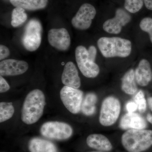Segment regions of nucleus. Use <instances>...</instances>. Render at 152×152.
<instances>
[{"label": "nucleus", "mask_w": 152, "mask_h": 152, "mask_svg": "<svg viewBox=\"0 0 152 152\" xmlns=\"http://www.w3.org/2000/svg\"><path fill=\"white\" fill-rule=\"evenodd\" d=\"M121 89L128 95L135 94L138 88L136 84L135 71L133 69L128 71L122 78Z\"/></svg>", "instance_id": "nucleus-19"}, {"label": "nucleus", "mask_w": 152, "mask_h": 152, "mask_svg": "<svg viewBox=\"0 0 152 152\" xmlns=\"http://www.w3.org/2000/svg\"><path fill=\"white\" fill-rule=\"evenodd\" d=\"M120 126L124 130H141L147 127V124L145 119L139 114L128 113L122 118Z\"/></svg>", "instance_id": "nucleus-14"}, {"label": "nucleus", "mask_w": 152, "mask_h": 152, "mask_svg": "<svg viewBox=\"0 0 152 152\" xmlns=\"http://www.w3.org/2000/svg\"><path fill=\"white\" fill-rule=\"evenodd\" d=\"M28 148L31 152H57L56 146L52 142L39 138L31 139Z\"/></svg>", "instance_id": "nucleus-17"}, {"label": "nucleus", "mask_w": 152, "mask_h": 152, "mask_svg": "<svg viewBox=\"0 0 152 152\" xmlns=\"http://www.w3.org/2000/svg\"><path fill=\"white\" fill-rule=\"evenodd\" d=\"M121 104L119 100L114 96L105 99L102 103L99 121L104 126H110L116 122L119 117Z\"/></svg>", "instance_id": "nucleus-5"}, {"label": "nucleus", "mask_w": 152, "mask_h": 152, "mask_svg": "<svg viewBox=\"0 0 152 152\" xmlns=\"http://www.w3.org/2000/svg\"><path fill=\"white\" fill-rule=\"evenodd\" d=\"M96 14L94 7L91 4L85 3L81 6L72 20L74 27L80 30L88 29L90 27Z\"/></svg>", "instance_id": "nucleus-9"}, {"label": "nucleus", "mask_w": 152, "mask_h": 152, "mask_svg": "<svg viewBox=\"0 0 152 152\" xmlns=\"http://www.w3.org/2000/svg\"><path fill=\"white\" fill-rule=\"evenodd\" d=\"M15 7H20L25 10L36 11L42 10L47 7L48 0H10Z\"/></svg>", "instance_id": "nucleus-18"}, {"label": "nucleus", "mask_w": 152, "mask_h": 152, "mask_svg": "<svg viewBox=\"0 0 152 152\" xmlns=\"http://www.w3.org/2000/svg\"><path fill=\"white\" fill-rule=\"evenodd\" d=\"M10 50L7 47L1 45H0V60L1 61L6 58H7L10 56Z\"/></svg>", "instance_id": "nucleus-27"}, {"label": "nucleus", "mask_w": 152, "mask_h": 152, "mask_svg": "<svg viewBox=\"0 0 152 152\" xmlns=\"http://www.w3.org/2000/svg\"><path fill=\"white\" fill-rule=\"evenodd\" d=\"M144 0H125L124 7L132 13L137 12L142 7Z\"/></svg>", "instance_id": "nucleus-23"}, {"label": "nucleus", "mask_w": 152, "mask_h": 152, "mask_svg": "<svg viewBox=\"0 0 152 152\" xmlns=\"http://www.w3.org/2000/svg\"><path fill=\"white\" fill-rule=\"evenodd\" d=\"M86 142L90 148L102 151H109L113 148L112 144L108 139L101 134L90 135L87 137Z\"/></svg>", "instance_id": "nucleus-16"}, {"label": "nucleus", "mask_w": 152, "mask_h": 152, "mask_svg": "<svg viewBox=\"0 0 152 152\" xmlns=\"http://www.w3.org/2000/svg\"><path fill=\"white\" fill-rule=\"evenodd\" d=\"M131 19L130 14L124 9H117L115 17L106 20L103 28L106 32L118 34L121 32L123 27L131 21Z\"/></svg>", "instance_id": "nucleus-10"}, {"label": "nucleus", "mask_w": 152, "mask_h": 152, "mask_svg": "<svg viewBox=\"0 0 152 152\" xmlns=\"http://www.w3.org/2000/svg\"><path fill=\"white\" fill-rule=\"evenodd\" d=\"M148 103L149 108L152 112V97L148 98Z\"/></svg>", "instance_id": "nucleus-31"}, {"label": "nucleus", "mask_w": 152, "mask_h": 152, "mask_svg": "<svg viewBox=\"0 0 152 152\" xmlns=\"http://www.w3.org/2000/svg\"><path fill=\"white\" fill-rule=\"evenodd\" d=\"M15 113L12 102H1L0 103V122L3 123L10 119Z\"/></svg>", "instance_id": "nucleus-22"}, {"label": "nucleus", "mask_w": 152, "mask_h": 152, "mask_svg": "<svg viewBox=\"0 0 152 152\" xmlns=\"http://www.w3.org/2000/svg\"><path fill=\"white\" fill-rule=\"evenodd\" d=\"M44 93L39 89L31 91L25 99L21 112V120L28 125L37 122L42 116L45 106Z\"/></svg>", "instance_id": "nucleus-1"}, {"label": "nucleus", "mask_w": 152, "mask_h": 152, "mask_svg": "<svg viewBox=\"0 0 152 152\" xmlns=\"http://www.w3.org/2000/svg\"><path fill=\"white\" fill-rule=\"evenodd\" d=\"M10 89V86L7 82L3 77L2 76H0V92H6Z\"/></svg>", "instance_id": "nucleus-26"}, {"label": "nucleus", "mask_w": 152, "mask_h": 152, "mask_svg": "<svg viewBox=\"0 0 152 152\" xmlns=\"http://www.w3.org/2000/svg\"></svg>", "instance_id": "nucleus-33"}, {"label": "nucleus", "mask_w": 152, "mask_h": 152, "mask_svg": "<svg viewBox=\"0 0 152 152\" xmlns=\"http://www.w3.org/2000/svg\"><path fill=\"white\" fill-rule=\"evenodd\" d=\"M27 19V15L24 9L15 7L12 14L11 25L14 28L18 27L23 24Z\"/></svg>", "instance_id": "nucleus-21"}, {"label": "nucleus", "mask_w": 152, "mask_h": 152, "mask_svg": "<svg viewBox=\"0 0 152 152\" xmlns=\"http://www.w3.org/2000/svg\"><path fill=\"white\" fill-rule=\"evenodd\" d=\"M140 27L142 31L149 34L150 40L152 43V18H144L141 21Z\"/></svg>", "instance_id": "nucleus-25"}, {"label": "nucleus", "mask_w": 152, "mask_h": 152, "mask_svg": "<svg viewBox=\"0 0 152 152\" xmlns=\"http://www.w3.org/2000/svg\"><path fill=\"white\" fill-rule=\"evenodd\" d=\"M144 2L148 10H152V0H144Z\"/></svg>", "instance_id": "nucleus-30"}, {"label": "nucleus", "mask_w": 152, "mask_h": 152, "mask_svg": "<svg viewBox=\"0 0 152 152\" xmlns=\"http://www.w3.org/2000/svg\"><path fill=\"white\" fill-rule=\"evenodd\" d=\"M42 27L37 19L30 20L26 25L22 42L25 48L30 52L37 50L42 42Z\"/></svg>", "instance_id": "nucleus-4"}, {"label": "nucleus", "mask_w": 152, "mask_h": 152, "mask_svg": "<svg viewBox=\"0 0 152 152\" xmlns=\"http://www.w3.org/2000/svg\"><path fill=\"white\" fill-rule=\"evenodd\" d=\"M136 103L138 106V109L140 113H144L146 110L147 102L143 92L140 90L137 93L134 98Z\"/></svg>", "instance_id": "nucleus-24"}, {"label": "nucleus", "mask_w": 152, "mask_h": 152, "mask_svg": "<svg viewBox=\"0 0 152 152\" xmlns=\"http://www.w3.org/2000/svg\"><path fill=\"white\" fill-rule=\"evenodd\" d=\"M137 83L142 87L146 86L152 80V71L149 62L146 59L140 61L135 71Z\"/></svg>", "instance_id": "nucleus-15"}, {"label": "nucleus", "mask_w": 152, "mask_h": 152, "mask_svg": "<svg viewBox=\"0 0 152 152\" xmlns=\"http://www.w3.org/2000/svg\"><path fill=\"white\" fill-rule=\"evenodd\" d=\"M83 93L81 90L65 86L60 91V97L64 105L72 113H78L81 109Z\"/></svg>", "instance_id": "nucleus-8"}, {"label": "nucleus", "mask_w": 152, "mask_h": 152, "mask_svg": "<svg viewBox=\"0 0 152 152\" xmlns=\"http://www.w3.org/2000/svg\"><path fill=\"white\" fill-rule=\"evenodd\" d=\"M62 82L66 86L78 89L81 86L80 78L75 65L72 62L65 66L61 77Z\"/></svg>", "instance_id": "nucleus-13"}, {"label": "nucleus", "mask_w": 152, "mask_h": 152, "mask_svg": "<svg viewBox=\"0 0 152 152\" xmlns=\"http://www.w3.org/2000/svg\"><path fill=\"white\" fill-rule=\"evenodd\" d=\"M126 108L128 113H134L138 109V106L137 104L134 102H129L126 105Z\"/></svg>", "instance_id": "nucleus-29"}, {"label": "nucleus", "mask_w": 152, "mask_h": 152, "mask_svg": "<svg viewBox=\"0 0 152 152\" xmlns=\"http://www.w3.org/2000/svg\"><path fill=\"white\" fill-rule=\"evenodd\" d=\"M98 48L106 58H126L130 55L132 45L130 41L117 37H102L97 41Z\"/></svg>", "instance_id": "nucleus-2"}, {"label": "nucleus", "mask_w": 152, "mask_h": 152, "mask_svg": "<svg viewBox=\"0 0 152 152\" xmlns=\"http://www.w3.org/2000/svg\"><path fill=\"white\" fill-rule=\"evenodd\" d=\"M48 40L51 46L58 50H67L70 46V37L64 28L50 30L48 34Z\"/></svg>", "instance_id": "nucleus-11"}, {"label": "nucleus", "mask_w": 152, "mask_h": 152, "mask_svg": "<svg viewBox=\"0 0 152 152\" xmlns=\"http://www.w3.org/2000/svg\"><path fill=\"white\" fill-rule=\"evenodd\" d=\"M28 64L24 61L10 59L0 63V75L2 76H14L22 75L28 69Z\"/></svg>", "instance_id": "nucleus-12"}, {"label": "nucleus", "mask_w": 152, "mask_h": 152, "mask_svg": "<svg viewBox=\"0 0 152 152\" xmlns=\"http://www.w3.org/2000/svg\"><path fill=\"white\" fill-rule=\"evenodd\" d=\"M42 135L48 138L56 140H64L70 137L73 130L69 125L64 122L50 121L41 126Z\"/></svg>", "instance_id": "nucleus-6"}, {"label": "nucleus", "mask_w": 152, "mask_h": 152, "mask_svg": "<svg viewBox=\"0 0 152 152\" xmlns=\"http://www.w3.org/2000/svg\"><path fill=\"white\" fill-rule=\"evenodd\" d=\"M97 101V96L95 94L90 93L87 94L82 102L81 110L83 113L88 116L94 115L96 112Z\"/></svg>", "instance_id": "nucleus-20"}, {"label": "nucleus", "mask_w": 152, "mask_h": 152, "mask_svg": "<svg viewBox=\"0 0 152 152\" xmlns=\"http://www.w3.org/2000/svg\"><path fill=\"white\" fill-rule=\"evenodd\" d=\"M75 58L78 67L82 74L88 78H95L99 75L100 69L97 64L90 59L88 50L84 46L77 47Z\"/></svg>", "instance_id": "nucleus-7"}, {"label": "nucleus", "mask_w": 152, "mask_h": 152, "mask_svg": "<svg viewBox=\"0 0 152 152\" xmlns=\"http://www.w3.org/2000/svg\"><path fill=\"white\" fill-rule=\"evenodd\" d=\"M147 119L149 122L152 124V115L151 114L148 113L147 116Z\"/></svg>", "instance_id": "nucleus-32"}, {"label": "nucleus", "mask_w": 152, "mask_h": 152, "mask_svg": "<svg viewBox=\"0 0 152 152\" xmlns=\"http://www.w3.org/2000/svg\"><path fill=\"white\" fill-rule=\"evenodd\" d=\"M89 57L93 61L95 62L97 55V50L94 46H91L88 50Z\"/></svg>", "instance_id": "nucleus-28"}, {"label": "nucleus", "mask_w": 152, "mask_h": 152, "mask_svg": "<svg viewBox=\"0 0 152 152\" xmlns=\"http://www.w3.org/2000/svg\"><path fill=\"white\" fill-rule=\"evenodd\" d=\"M122 143L129 152H142L152 145V130L129 129L124 133Z\"/></svg>", "instance_id": "nucleus-3"}]
</instances>
